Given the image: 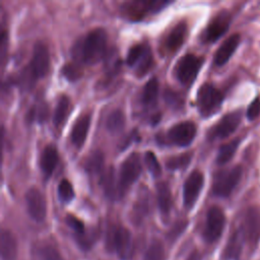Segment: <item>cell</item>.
Here are the masks:
<instances>
[{
    "label": "cell",
    "mask_w": 260,
    "mask_h": 260,
    "mask_svg": "<svg viewBox=\"0 0 260 260\" xmlns=\"http://www.w3.org/2000/svg\"><path fill=\"white\" fill-rule=\"evenodd\" d=\"M239 144H240V139L236 138V139H233V140L229 141L228 143H224L223 145H221L217 152L216 162L218 165H224V164L229 162L234 157V155L239 147Z\"/></svg>",
    "instance_id": "cell-28"
},
{
    "label": "cell",
    "mask_w": 260,
    "mask_h": 260,
    "mask_svg": "<svg viewBox=\"0 0 260 260\" xmlns=\"http://www.w3.org/2000/svg\"><path fill=\"white\" fill-rule=\"evenodd\" d=\"M142 171L139 154L134 152L128 155L121 165L118 183L122 196H124L127 189L138 179Z\"/></svg>",
    "instance_id": "cell-7"
},
{
    "label": "cell",
    "mask_w": 260,
    "mask_h": 260,
    "mask_svg": "<svg viewBox=\"0 0 260 260\" xmlns=\"http://www.w3.org/2000/svg\"><path fill=\"white\" fill-rule=\"evenodd\" d=\"M204 62V59L194 54L184 55L177 63L176 77L184 85H190L197 77V74Z\"/></svg>",
    "instance_id": "cell-8"
},
{
    "label": "cell",
    "mask_w": 260,
    "mask_h": 260,
    "mask_svg": "<svg viewBox=\"0 0 260 260\" xmlns=\"http://www.w3.org/2000/svg\"><path fill=\"white\" fill-rule=\"evenodd\" d=\"M48 117V107L45 103H39L34 105L29 112L27 113V120L28 121H38L43 122Z\"/></svg>",
    "instance_id": "cell-33"
},
{
    "label": "cell",
    "mask_w": 260,
    "mask_h": 260,
    "mask_svg": "<svg viewBox=\"0 0 260 260\" xmlns=\"http://www.w3.org/2000/svg\"><path fill=\"white\" fill-rule=\"evenodd\" d=\"M57 193H58V197L62 202H70L73 198H74V190L73 187L71 185V183L66 180L63 179L59 185H58V189H57Z\"/></svg>",
    "instance_id": "cell-34"
},
{
    "label": "cell",
    "mask_w": 260,
    "mask_h": 260,
    "mask_svg": "<svg viewBox=\"0 0 260 260\" xmlns=\"http://www.w3.org/2000/svg\"><path fill=\"white\" fill-rule=\"evenodd\" d=\"M114 171L115 170L112 167H109L102 173L101 176V186L105 195L110 200H118L123 197L119 188L118 178H116Z\"/></svg>",
    "instance_id": "cell-17"
},
{
    "label": "cell",
    "mask_w": 260,
    "mask_h": 260,
    "mask_svg": "<svg viewBox=\"0 0 260 260\" xmlns=\"http://www.w3.org/2000/svg\"><path fill=\"white\" fill-rule=\"evenodd\" d=\"M187 35V25L185 22H179L174 25L165 39V48L168 52H176L184 43Z\"/></svg>",
    "instance_id": "cell-19"
},
{
    "label": "cell",
    "mask_w": 260,
    "mask_h": 260,
    "mask_svg": "<svg viewBox=\"0 0 260 260\" xmlns=\"http://www.w3.org/2000/svg\"><path fill=\"white\" fill-rule=\"evenodd\" d=\"M126 62L128 66L134 68L137 76H143L149 71L153 63L149 47L145 44H136L132 46L128 51Z\"/></svg>",
    "instance_id": "cell-6"
},
{
    "label": "cell",
    "mask_w": 260,
    "mask_h": 260,
    "mask_svg": "<svg viewBox=\"0 0 260 260\" xmlns=\"http://www.w3.org/2000/svg\"><path fill=\"white\" fill-rule=\"evenodd\" d=\"M241 112H231L224 115L208 132L209 139H223L232 135L241 123Z\"/></svg>",
    "instance_id": "cell-13"
},
{
    "label": "cell",
    "mask_w": 260,
    "mask_h": 260,
    "mask_svg": "<svg viewBox=\"0 0 260 260\" xmlns=\"http://www.w3.org/2000/svg\"><path fill=\"white\" fill-rule=\"evenodd\" d=\"M230 23H231L230 13L225 10L218 12L216 15L213 16V18L210 20V22L206 26L203 34V40L207 43H213L217 41L229 29Z\"/></svg>",
    "instance_id": "cell-15"
},
{
    "label": "cell",
    "mask_w": 260,
    "mask_h": 260,
    "mask_svg": "<svg viewBox=\"0 0 260 260\" xmlns=\"http://www.w3.org/2000/svg\"><path fill=\"white\" fill-rule=\"evenodd\" d=\"M164 258H165L164 245L158 240H153L145 251L144 260H164Z\"/></svg>",
    "instance_id": "cell-30"
},
{
    "label": "cell",
    "mask_w": 260,
    "mask_h": 260,
    "mask_svg": "<svg viewBox=\"0 0 260 260\" xmlns=\"http://www.w3.org/2000/svg\"><path fill=\"white\" fill-rule=\"evenodd\" d=\"M243 170L241 166H235L229 170L219 171L214 175L212 183L213 195L226 198L236 189L241 181Z\"/></svg>",
    "instance_id": "cell-5"
},
{
    "label": "cell",
    "mask_w": 260,
    "mask_h": 260,
    "mask_svg": "<svg viewBox=\"0 0 260 260\" xmlns=\"http://www.w3.org/2000/svg\"><path fill=\"white\" fill-rule=\"evenodd\" d=\"M107 249L115 251L121 260H129L133 255V240L130 232L124 226H111L106 240Z\"/></svg>",
    "instance_id": "cell-2"
},
{
    "label": "cell",
    "mask_w": 260,
    "mask_h": 260,
    "mask_svg": "<svg viewBox=\"0 0 260 260\" xmlns=\"http://www.w3.org/2000/svg\"><path fill=\"white\" fill-rule=\"evenodd\" d=\"M222 101V92L213 84L204 83L198 89L196 104L202 117L206 118L214 115L220 109Z\"/></svg>",
    "instance_id": "cell-3"
},
{
    "label": "cell",
    "mask_w": 260,
    "mask_h": 260,
    "mask_svg": "<svg viewBox=\"0 0 260 260\" xmlns=\"http://www.w3.org/2000/svg\"><path fill=\"white\" fill-rule=\"evenodd\" d=\"M39 260H63L58 249L51 244H43L38 248Z\"/></svg>",
    "instance_id": "cell-31"
},
{
    "label": "cell",
    "mask_w": 260,
    "mask_h": 260,
    "mask_svg": "<svg viewBox=\"0 0 260 260\" xmlns=\"http://www.w3.org/2000/svg\"><path fill=\"white\" fill-rule=\"evenodd\" d=\"M225 216L222 209L218 206H212L206 214V221L203 231V237L206 242L213 243L217 241L224 229Z\"/></svg>",
    "instance_id": "cell-10"
},
{
    "label": "cell",
    "mask_w": 260,
    "mask_h": 260,
    "mask_svg": "<svg viewBox=\"0 0 260 260\" xmlns=\"http://www.w3.org/2000/svg\"><path fill=\"white\" fill-rule=\"evenodd\" d=\"M90 126V115L89 114H84L82 116H80L79 118H77V120L75 121L71 133H70V138L72 143L77 147L80 148L82 147L87 133H88V129Z\"/></svg>",
    "instance_id": "cell-20"
},
{
    "label": "cell",
    "mask_w": 260,
    "mask_h": 260,
    "mask_svg": "<svg viewBox=\"0 0 260 260\" xmlns=\"http://www.w3.org/2000/svg\"><path fill=\"white\" fill-rule=\"evenodd\" d=\"M191 157V153H182L180 155L172 156L167 159L166 166L169 170H182L189 165Z\"/></svg>",
    "instance_id": "cell-32"
},
{
    "label": "cell",
    "mask_w": 260,
    "mask_h": 260,
    "mask_svg": "<svg viewBox=\"0 0 260 260\" xmlns=\"http://www.w3.org/2000/svg\"><path fill=\"white\" fill-rule=\"evenodd\" d=\"M36 78L44 77L50 67V55L45 44L39 42L35 45L30 63L27 65Z\"/></svg>",
    "instance_id": "cell-16"
},
{
    "label": "cell",
    "mask_w": 260,
    "mask_h": 260,
    "mask_svg": "<svg viewBox=\"0 0 260 260\" xmlns=\"http://www.w3.org/2000/svg\"><path fill=\"white\" fill-rule=\"evenodd\" d=\"M196 135V126L189 121H184L172 126L161 138V142L171 143L177 146L189 145Z\"/></svg>",
    "instance_id": "cell-9"
},
{
    "label": "cell",
    "mask_w": 260,
    "mask_h": 260,
    "mask_svg": "<svg viewBox=\"0 0 260 260\" xmlns=\"http://www.w3.org/2000/svg\"><path fill=\"white\" fill-rule=\"evenodd\" d=\"M156 195H157V204L159 211L162 215H168L172 208V192L166 182H159L156 185Z\"/></svg>",
    "instance_id": "cell-24"
},
{
    "label": "cell",
    "mask_w": 260,
    "mask_h": 260,
    "mask_svg": "<svg viewBox=\"0 0 260 260\" xmlns=\"http://www.w3.org/2000/svg\"><path fill=\"white\" fill-rule=\"evenodd\" d=\"M170 1L165 0H135L125 2L121 6V11L130 20H140L146 15L156 13L169 5Z\"/></svg>",
    "instance_id": "cell-4"
},
{
    "label": "cell",
    "mask_w": 260,
    "mask_h": 260,
    "mask_svg": "<svg viewBox=\"0 0 260 260\" xmlns=\"http://www.w3.org/2000/svg\"><path fill=\"white\" fill-rule=\"evenodd\" d=\"M204 177L201 172L195 170L190 173L183 185V202L186 208H191L202 190Z\"/></svg>",
    "instance_id": "cell-14"
},
{
    "label": "cell",
    "mask_w": 260,
    "mask_h": 260,
    "mask_svg": "<svg viewBox=\"0 0 260 260\" xmlns=\"http://www.w3.org/2000/svg\"><path fill=\"white\" fill-rule=\"evenodd\" d=\"M84 170L89 175H96L102 172L104 167V155L101 151L95 150L88 154L83 164Z\"/></svg>",
    "instance_id": "cell-29"
},
{
    "label": "cell",
    "mask_w": 260,
    "mask_h": 260,
    "mask_svg": "<svg viewBox=\"0 0 260 260\" xmlns=\"http://www.w3.org/2000/svg\"><path fill=\"white\" fill-rule=\"evenodd\" d=\"M7 53V36L5 30L1 31L0 37V57H1V65L4 66V61Z\"/></svg>",
    "instance_id": "cell-41"
},
{
    "label": "cell",
    "mask_w": 260,
    "mask_h": 260,
    "mask_svg": "<svg viewBox=\"0 0 260 260\" xmlns=\"http://www.w3.org/2000/svg\"><path fill=\"white\" fill-rule=\"evenodd\" d=\"M158 95V81L156 77L150 78L144 85L141 93V102L145 107H152L155 105Z\"/></svg>",
    "instance_id": "cell-26"
},
{
    "label": "cell",
    "mask_w": 260,
    "mask_h": 260,
    "mask_svg": "<svg viewBox=\"0 0 260 260\" xmlns=\"http://www.w3.org/2000/svg\"><path fill=\"white\" fill-rule=\"evenodd\" d=\"M125 123V114L121 110H114L107 117L106 127L110 133L118 134L124 129Z\"/></svg>",
    "instance_id": "cell-27"
},
{
    "label": "cell",
    "mask_w": 260,
    "mask_h": 260,
    "mask_svg": "<svg viewBox=\"0 0 260 260\" xmlns=\"http://www.w3.org/2000/svg\"><path fill=\"white\" fill-rule=\"evenodd\" d=\"M245 241L252 247L257 246L260 240V207L251 206L244 214L241 226Z\"/></svg>",
    "instance_id": "cell-11"
},
{
    "label": "cell",
    "mask_w": 260,
    "mask_h": 260,
    "mask_svg": "<svg viewBox=\"0 0 260 260\" xmlns=\"http://www.w3.org/2000/svg\"><path fill=\"white\" fill-rule=\"evenodd\" d=\"M57 162H58V152H57V149L55 148V146L53 145H47L43 151H42V154H41V158H40V167L42 169V172L43 174L49 178L56 166H57Z\"/></svg>",
    "instance_id": "cell-22"
},
{
    "label": "cell",
    "mask_w": 260,
    "mask_h": 260,
    "mask_svg": "<svg viewBox=\"0 0 260 260\" xmlns=\"http://www.w3.org/2000/svg\"><path fill=\"white\" fill-rule=\"evenodd\" d=\"M26 210L30 218L37 222L45 220L47 215V204L44 194L37 188L31 187L25 193Z\"/></svg>",
    "instance_id": "cell-12"
},
{
    "label": "cell",
    "mask_w": 260,
    "mask_h": 260,
    "mask_svg": "<svg viewBox=\"0 0 260 260\" xmlns=\"http://www.w3.org/2000/svg\"><path fill=\"white\" fill-rule=\"evenodd\" d=\"M71 110V102L67 95H61L57 102L54 114L53 123L56 127H61L67 119Z\"/></svg>",
    "instance_id": "cell-25"
},
{
    "label": "cell",
    "mask_w": 260,
    "mask_h": 260,
    "mask_svg": "<svg viewBox=\"0 0 260 260\" xmlns=\"http://www.w3.org/2000/svg\"><path fill=\"white\" fill-rule=\"evenodd\" d=\"M245 242V237L243 235V232L241 230V228L237 231H235L232 236L229 239V242L225 246L224 249V257L229 260H236L239 258L242 249H243V245Z\"/></svg>",
    "instance_id": "cell-23"
},
{
    "label": "cell",
    "mask_w": 260,
    "mask_h": 260,
    "mask_svg": "<svg viewBox=\"0 0 260 260\" xmlns=\"http://www.w3.org/2000/svg\"><path fill=\"white\" fill-rule=\"evenodd\" d=\"M144 159H145L146 168L149 171V173L153 177H158L161 174V168L155 154L152 151H146Z\"/></svg>",
    "instance_id": "cell-36"
},
{
    "label": "cell",
    "mask_w": 260,
    "mask_h": 260,
    "mask_svg": "<svg viewBox=\"0 0 260 260\" xmlns=\"http://www.w3.org/2000/svg\"><path fill=\"white\" fill-rule=\"evenodd\" d=\"M240 35L234 34L219 46L214 54V64L216 66H222L231 59L240 44Z\"/></svg>",
    "instance_id": "cell-18"
},
{
    "label": "cell",
    "mask_w": 260,
    "mask_h": 260,
    "mask_svg": "<svg viewBox=\"0 0 260 260\" xmlns=\"http://www.w3.org/2000/svg\"><path fill=\"white\" fill-rule=\"evenodd\" d=\"M0 251L2 260H15L17 255V243L11 232L2 230L0 236Z\"/></svg>",
    "instance_id": "cell-21"
},
{
    "label": "cell",
    "mask_w": 260,
    "mask_h": 260,
    "mask_svg": "<svg viewBox=\"0 0 260 260\" xmlns=\"http://www.w3.org/2000/svg\"><path fill=\"white\" fill-rule=\"evenodd\" d=\"M76 241L81 249H90L95 241V234L93 232H84L82 234L76 235Z\"/></svg>",
    "instance_id": "cell-37"
},
{
    "label": "cell",
    "mask_w": 260,
    "mask_h": 260,
    "mask_svg": "<svg viewBox=\"0 0 260 260\" xmlns=\"http://www.w3.org/2000/svg\"><path fill=\"white\" fill-rule=\"evenodd\" d=\"M260 115V96L255 98L249 105L247 110V118L250 121H254Z\"/></svg>",
    "instance_id": "cell-39"
},
{
    "label": "cell",
    "mask_w": 260,
    "mask_h": 260,
    "mask_svg": "<svg viewBox=\"0 0 260 260\" xmlns=\"http://www.w3.org/2000/svg\"><path fill=\"white\" fill-rule=\"evenodd\" d=\"M188 260H201L200 258V255L197 251H194L190 256H189V259Z\"/></svg>",
    "instance_id": "cell-42"
},
{
    "label": "cell",
    "mask_w": 260,
    "mask_h": 260,
    "mask_svg": "<svg viewBox=\"0 0 260 260\" xmlns=\"http://www.w3.org/2000/svg\"><path fill=\"white\" fill-rule=\"evenodd\" d=\"M107 32L102 27L89 30L72 48V56L78 64H94L101 61L107 49Z\"/></svg>",
    "instance_id": "cell-1"
},
{
    "label": "cell",
    "mask_w": 260,
    "mask_h": 260,
    "mask_svg": "<svg viewBox=\"0 0 260 260\" xmlns=\"http://www.w3.org/2000/svg\"><path fill=\"white\" fill-rule=\"evenodd\" d=\"M66 222L76 233V235H79V234H82L85 232L83 222L72 214H68L66 216Z\"/></svg>",
    "instance_id": "cell-38"
},
{
    "label": "cell",
    "mask_w": 260,
    "mask_h": 260,
    "mask_svg": "<svg viewBox=\"0 0 260 260\" xmlns=\"http://www.w3.org/2000/svg\"><path fill=\"white\" fill-rule=\"evenodd\" d=\"M165 98L167 103L170 105V107H175V108H180L183 105V100L182 98L175 91L169 89L165 93Z\"/></svg>",
    "instance_id": "cell-40"
},
{
    "label": "cell",
    "mask_w": 260,
    "mask_h": 260,
    "mask_svg": "<svg viewBox=\"0 0 260 260\" xmlns=\"http://www.w3.org/2000/svg\"><path fill=\"white\" fill-rule=\"evenodd\" d=\"M62 73L67 79L74 81L80 78V76L82 75V69L80 67V64L76 62H72V63H67L63 66Z\"/></svg>",
    "instance_id": "cell-35"
}]
</instances>
